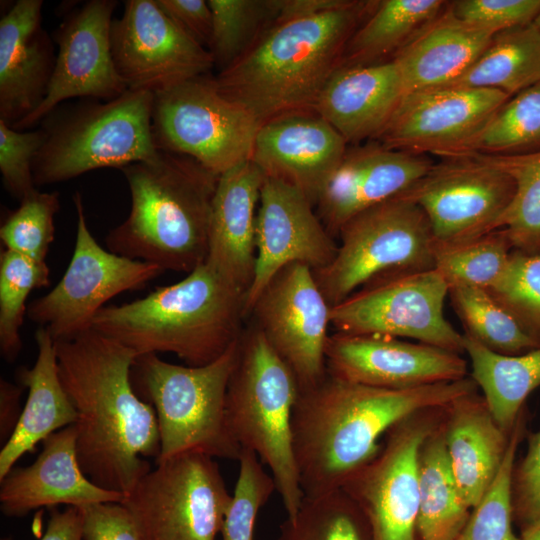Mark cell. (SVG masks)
<instances>
[{"mask_svg":"<svg viewBox=\"0 0 540 540\" xmlns=\"http://www.w3.org/2000/svg\"><path fill=\"white\" fill-rule=\"evenodd\" d=\"M513 250L503 228L461 241H434V269L449 288L471 286L488 290L503 273Z\"/></svg>","mask_w":540,"mask_h":540,"instance_id":"8d00e7d4","label":"cell"},{"mask_svg":"<svg viewBox=\"0 0 540 540\" xmlns=\"http://www.w3.org/2000/svg\"><path fill=\"white\" fill-rule=\"evenodd\" d=\"M238 347L239 339L203 366L169 363L157 354L136 358L132 373L158 420L160 454L155 463L185 453L239 459L242 448L231 435L225 414Z\"/></svg>","mask_w":540,"mask_h":540,"instance_id":"ba28073f","label":"cell"},{"mask_svg":"<svg viewBox=\"0 0 540 540\" xmlns=\"http://www.w3.org/2000/svg\"><path fill=\"white\" fill-rule=\"evenodd\" d=\"M2 540H12L4 538ZM40 540H83L82 518L77 507L68 506L64 511L53 509L44 535Z\"/></svg>","mask_w":540,"mask_h":540,"instance_id":"816d5d0a","label":"cell"},{"mask_svg":"<svg viewBox=\"0 0 540 540\" xmlns=\"http://www.w3.org/2000/svg\"><path fill=\"white\" fill-rule=\"evenodd\" d=\"M159 7L189 37L208 50L212 12L206 0H156Z\"/></svg>","mask_w":540,"mask_h":540,"instance_id":"f907efd6","label":"cell"},{"mask_svg":"<svg viewBox=\"0 0 540 540\" xmlns=\"http://www.w3.org/2000/svg\"><path fill=\"white\" fill-rule=\"evenodd\" d=\"M246 292L206 261L177 283L102 308L92 329L144 354L173 353L188 366L218 359L239 339Z\"/></svg>","mask_w":540,"mask_h":540,"instance_id":"5b68a950","label":"cell"},{"mask_svg":"<svg viewBox=\"0 0 540 540\" xmlns=\"http://www.w3.org/2000/svg\"><path fill=\"white\" fill-rule=\"evenodd\" d=\"M464 352L472 365V380L497 425L510 433L529 394L540 386V347L519 355L494 352L463 334Z\"/></svg>","mask_w":540,"mask_h":540,"instance_id":"4dcf8cb0","label":"cell"},{"mask_svg":"<svg viewBox=\"0 0 540 540\" xmlns=\"http://www.w3.org/2000/svg\"><path fill=\"white\" fill-rule=\"evenodd\" d=\"M377 1L333 0L311 14L276 20L256 44L215 78L226 98L263 124L314 111L346 45Z\"/></svg>","mask_w":540,"mask_h":540,"instance_id":"3957f363","label":"cell"},{"mask_svg":"<svg viewBox=\"0 0 540 540\" xmlns=\"http://www.w3.org/2000/svg\"><path fill=\"white\" fill-rule=\"evenodd\" d=\"M337 253L313 271L331 308L385 274L434 269V236L422 209L401 196L370 207L341 228Z\"/></svg>","mask_w":540,"mask_h":540,"instance_id":"9c48e42d","label":"cell"},{"mask_svg":"<svg viewBox=\"0 0 540 540\" xmlns=\"http://www.w3.org/2000/svg\"><path fill=\"white\" fill-rule=\"evenodd\" d=\"M277 540H372V533L360 507L340 489L304 497L280 526Z\"/></svg>","mask_w":540,"mask_h":540,"instance_id":"ab89813d","label":"cell"},{"mask_svg":"<svg viewBox=\"0 0 540 540\" xmlns=\"http://www.w3.org/2000/svg\"><path fill=\"white\" fill-rule=\"evenodd\" d=\"M44 141L41 128L23 132L0 120V172L6 191L21 201L36 190L33 162Z\"/></svg>","mask_w":540,"mask_h":540,"instance_id":"bcb514c9","label":"cell"},{"mask_svg":"<svg viewBox=\"0 0 540 540\" xmlns=\"http://www.w3.org/2000/svg\"><path fill=\"white\" fill-rule=\"evenodd\" d=\"M515 506L529 524L540 518V431L531 435L528 451L514 478Z\"/></svg>","mask_w":540,"mask_h":540,"instance_id":"681fc988","label":"cell"},{"mask_svg":"<svg viewBox=\"0 0 540 540\" xmlns=\"http://www.w3.org/2000/svg\"><path fill=\"white\" fill-rule=\"evenodd\" d=\"M154 93L126 90L111 100L79 99L42 119L44 141L33 162L36 187L100 168H123L156 158Z\"/></svg>","mask_w":540,"mask_h":540,"instance_id":"8992f818","label":"cell"},{"mask_svg":"<svg viewBox=\"0 0 540 540\" xmlns=\"http://www.w3.org/2000/svg\"><path fill=\"white\" fill-rule=\"evenodd\" d=\"M238 461L239 474L220 532L222 540H254L257 515L276 490L255 453L242 450Z\"/></svg>","mask_w":540,"mask_h":540,"instance_id":"f6af8a7d","label":"cell"},{"mask_svg":"<svg viewBox=\"0 0 540 540\" xmlns=\"http://www.w3.org/2000/svg\"><path fill=\"white\" fill-rule=\"evenodd\" d=\"M25 388L20 384H13L7 380L0 381V437L8 440L19 420L20 398Z\"/></svg>","mask_w":540,"mask_h":540,"instance_id":"f5cc1de1","label":"cell"},{"mask_svg":"<svg viewBox=\"0 0 540 540\" xmlns=\"http://www.w3.org/2000/svg\"><path fill=\"white\" fill-rule=\"evenodd\" d=\"M49 267L7 249L0 254V350L12 363L22 349L20 330L29 294L49 284Z\"/></svg>","mask_w":540,"mask_h":540,"instance_id":"60d3db41","label":"cell"},{"mask_svg":"<svg viewBox=\"0 0 540 540\" xmlns=\"http://www.w3.org/2000/svg\"><path fill=\"white\" fill-rule=\"evenodd\" d=\"M515 194L512 178L474 154L433 164L401 197L426 215L435 241L455 242L497 229Z\"/></svg>","mask_w":540,"mask_h":540,"instance_id":"9a60e30c","label":"cell"},{"mask_svg":"<svg viewBox=\"0 0 540 540\" xmlns=\"http://www.w3.org/2000/svg\"><path fill=\"white\" fill-rule=\"evenodd\" d=\"M76 239L70 263L55 287L27 308V316L48 331L54 341L72 339L92 328L105 303L126 292L142 289L163 271L104 249L87 225L82 196L73 195Z\"/></svg>","mask_w":540,"mask_h":540,"instance_id":"4fadbf2b","label":"cell"},{"mask_svg":"<svg viewBox=\"0 0 540 540\" xmlns=\"http://www.w3.org/2000/svg\"><path fill=\"white\" fill-rule=\"evenodd\" d=\"M448 5L441 0H382L349 39L340 67L391 60Z\"/></svg>","mask_w":540,"mask_h":540,"instance_id":"1f68e13d","label":"cell"},{"mask_svg":"<svg viewBox=\"0 0 540 540\" xmlns=\"http://www.w3.org/2000/svg\"><path fill=\"white\" fill-rule=\"evenodd\" d=\"M231 500L214 458L185 453L156 463L121 503L145 540H215Z\"/></svg>","mask_w":540,"mask_h":540,"instance_id":"8fae6325","label":"cell"},{"mask_svg":"<svg viewBox=\"0 0 540 540\" xmlns=\"http://www.w3.org/2000/svg\"><path fill=\"white\" fill-rule=\"evenodd\" d=\"M120 170L129 187L130 211L107 234L108 250L163 272L188 274L203 264L219 176L189 156L161 150L153 160Z\"/></svg>","mask_w":540,"mask_h":540,"instance_id":"277c9868","label":"cell"},{"mask_svg":"<svg viewBox=\"0 0 540 540\" xmlns=\"http://www.w3.org/2000/svg\"><path fill=\"white\" fill-rule=\"evenodd\" d=\"M264 174L245 161L219 176L206 262L247 293L256 265V218Z\"/></svg>","mask_w":540,"mask_h":540,"instance_id":"484cf974","label":"cell"},{"mask_svg":"<svg viewBox=\"0 0 540 540\" xmlns=\"http://www.w3.org/2000/svg\"><path fill=\"white\" fill-rule=\"evenodd\" d=\"M509 98L499 90L469 87L409 92L377 142L395 150L453 157Z\"/></svg>","mask_w":540,"mask_h":540,"instance_id":"ac0fdd59","label":"cell"},{"mask_svg":"<svg viewBox=\"0 0 540 540\" xmlns=\"http://www.w3.org/2000/svg\"><path fill=\"white\" fill-rule=\"evenodd\" d=\"M533 23L540 29V11L538 15L536 16L535 20L533 21Z\"/></svg>","mask_w":540,"mask_h":540,"instance_id":"11a10c76","label":"cell"},{"mask_svg":"<svg viewBox=\"0 0 540 540\" xmlns=\"http://www.w3.org/2000/svg\"><path fill=\"white\" fill-rule=\"evenodd\" d=\"M449 7L461 20L502 31L533 23L540 0H459Z\"/></svg>","mask_w":540,"mask_h":540,"instance_id":"7dc6e473","label":"cell"},{"mask_svg":"<svg viewBox=\"0 0 540 540\" xmlns=\"http://www.w3.org/2000/svg\"><path fill=\"white\" fill-rule=\"evenodd\" d=\"M450 407L444 434L449 463L463 502L474 508L494 481L509 439L474 393Z\"/></svg>","mask_w":540,"mask_h":540,"instance_id":"f546056e","label":"cell"},{"mask_svg":"<svg viewBox=\"0 0 540 540\" xmlns=\"http://www.w3.org/2000/svg\"><path fill=\"white\" fill-rule=\"evenodd\" d=\"M347 145L315 111L296 112L260 125L250 160L265 177L298 189L315 207Z\"/></svg>","mask_w":540,"mask_h":540,"instance_id":"7402d4cb","label":"cell"},{"mask_svg":"<svg viewBox=\"0 0 540 540\" xmlns=\"http://www.w3.org/2000/svg\"><path fill=\"white\" fill-rule=\"evenodd\" d=\"M117 4L115 0H89L66 13L53 36L58 50L46 97L12 128L33 127L66 100H111L128 90L111 51L112 15Z\"/></svg>","mask_w":540,"mask_h":540,"instance_id":"e0dca14e","label":"cell"},{"mask_svg":"<svg viewBox=\"0 0 540 540\" xmlns=\"http://www.w3.org/2000/svg\"><path fill=\"white\" fill-rule=\"evenodd\" d=\"M325 359L330 374L385 389L457 381L467 372L458 353L384 335L331 334Z\"/></svg>","mask_w":540,"mask_h":540,"instance_id":"44dd1931","label":"cell"},{"mask_svg":"<svg viewBox=\"0 0 540 540\" xmlns=\"http://www.w3.org/2000/svg\"><path fill=\"white\" fill-rule=\"evenodd\" d=\"M520 540H540V518L526 525Z\"/></svg>","mask_w":540,"mask_h":540,"instance_id":"db71d44e","label":"cell"},{"mask_svg":"<svg viewBox=\"0 0 540 540\" xmlns=\"http://www.w3.org/2000/svg\"><path fill=\"white\" fill-rule=\"evenodd\" d=\"M432 165L425 154L391 149L377 141L347 148L317 200L316 213L337 239L353 216L401 195Z\"/></svg>","mask_w":540,"mask_h":540,"instance_id":"603a6c76","label":"cell"},{"mask_svg":"<svg viewBox=\"0 0 540 540\" xmlns=\"http://www.w3.org/2000/svg\"><path fill=\"white\" fill-rule=\"evenodd\" d=\"M34 337L36 361L31 368L22 367L17 372L18 383L28 389V397L13 433L0 451V480L39 442L77 420V412L59 377L53 338L42 327Z\"/></svg>","mask_w":540,"mask_h":540,"instance_id":"f1b7e54d","label":"cell"},{"mask_svg":"<svg viewBox=\"0 0 540 540\" xmlns=\"http://www.w3.org/2000/svg\"><path fill=\"white\" fill-rule=\"evenodd\" d=\"M538 82L540 29L530 23L497 32L476 61L446 86L494 89L512 97Z\"/></svg>","mask_w":540,"mask_h":540,"instance_id":"d6a6232c","label":"cell"},{"mask_svg":"<svg viewBox=\"0 0 540 540\" xmlns=\"http://www.w3.org/2000/svg\"><path fill=\"white\" fill-rule=\"evenodd\" d=\"M488 291L540 342V249H514L503 273Z\"/></svg>","mask_w":540,"mask_h":540,"instance_id":"ee69618b","label":"cell"},{"mask_svg":"<svg viewBox=\"0 0 540 540\" xmlns=\"http://www.w3.org/2000/svg\"><path fill=\"white\" fill-rule=\"evenodd\" d=\"M499 31L456 17L449 3L393 58L405 94L443 87L461 76Z\"/></svg>","mask_w":540,"mask_h":540,"instance_id":"83f0119b","label":"cell"},{"mask_svg":"<svg viewBox=\"0 0 540 540\" xmlns=\"http://www.w3.org/2000/svg\"><path fill=\"white\" fill-rule=\"evenodd\" d=\"M383 450L343 486L365 514L372 540H415L419 512V454L431 434L407 419L390 429Z\"/></svg>","mask_w":540,"mask_h":540,"instance_id":"d6986e66","label":"cell"},{"mask_svg":"<svg viewBox=\"0 0 540 540\" xmlns=\"http://www.w3.org/2000/svg\"><path fill=\"white\" fill-rule=\"evenodd\" d=\"M405 91L395 62L338 68L323 88L314 111L347 144L380 136Z\"/></svg>","mask_w":540,"mask_h":540,"instance_id":"4316f807","label":"cell"},{"mask_svg":"<svg viewBox=\"0 0 540 540\" xmlns=\"http://www.w3.org/2000/svg\"><path fill=\"white\" fill-rule=\"evenodd\" d=\"M469 379L385 389L324 378L299 390L291 415L294 461L304 497L340 490L379 452L378 439L413 413L470 394Z\"/></svg>","mask_w":540,"mask_h":540,"instance_id":"7a4b0ae2","label":"cell"},{"mask_svg":"<svg viewBox=\"0 0 540 540\" xmlns=\"http://www.w3.org/2000/svg\"><path fill=\"white\" fill-rule=\"evenodd\" d=\"M42 7V0H18L0 19V120L11 127L41 105L54 71Z\"/></svg>","mask_w":540,"mask_h":540,"instance_id":"cb8c5ba5","label":"cell"},{"mask_svg":"<svg viewBox=\"0 0 540 540\" xmlns=\"http://www.w3.org/2000/svg\"><path fill=\"white\" fill-rule=\"evenodd\" d=\"M83 540H145L130 510L121 502L77 507Z\"/></svg>","mask_w":540,"mask_h":540,"instance_id":"c3c4849f","label":"cell"},{"mask_svg":"<svg viewBox=\"0 0 540 540\" xmlns=\"http://www.w3.org/2000/svg\"><path fill=\"white\" fill-rule=\"evenodd\" d=\"M61 383L77 420L76 451L98 486L128 494L160 454L156 412L132 386L138 354L94 329L54 341Z\"/></svg>","mask_w":540,"mask_h":540,"instance_id":"6da1fadb","label":"cell"},{"mask_svg":"<svg viewBox=\"0 0 540 540\" xmlns=\"http://www.w3.org/2000/svg\"><path fill=\"white\" fill-rule=\"evenodd\" d=\"M330 311L313 270L292 263L272 277L249 313L250 322L293 372L299 390L312 387L327 374Z\"/></svg>","mask_w":540,"mask_h":540,"instance_id":"5bb4252c","label":"cell"},{"mask_svg":"<svg viewBox=\"0 0 540 540\" xmlns=\"http://www.w3.org/2000/svg\"><path fill=\"white\" fill-rule=\"evenodd\" d=\"M0 482V509L10 517L24 516L40 507H81L122 502L125 498L123 493L98 486L83 472L77 457L74 425L47 437L31 465L12 468Z\"/></svg>","mask_w":540,"mask_h":540,"instance_id":"d4e9b609","label":"cell"},{"mask_svg":"<svg viewBox=\"0 0 540 540\" xmlns=\"http://www.w3.org/2000/svg\"><path fill=\"white\" fill-rule=\"evenodd\" d=\"M111 51L128 89L152 93L209 74L207 49L189 37L156 0H126L111 24Z\"/></svg>","mask_w":540,"mask_h":540,"instance_id":"2e32d148","label":"cell"},{"mask_svg":"<svg viewBox=\"0 0 540 540\" xmlns=\"http://www.w3.org/2000/svg\"><path fill=\"white\" fill-rule=\"evenodd\" d=\"M259 127L247 109L220 93L209 74L154 93L157 148L189 156L217 176L250 160Z\"/></svg>","mask_w":540,"mask_h":540,"instance_id":"30bf717a","label":"cell"},{"mask_svg":"<svg viewBox=\"0 0 540 540\" xmlns=\"http://www.w3.org/2000/svg\"><path fill=\"white\" fill-rule=\"evenodd\" d=\"M471 154L499 168L515 183L514 197L501 216L497 229L507 231L515 250H539L540 150L513 155Z\"/></svg>","mask_w":540,"mask_h":540,"instance_id":"f35d334b","label":"cell"},{"mask_svg":"<svg viewBox=\"0 0 540 540\" xmlns=\"http://www.w3.org/2000/svg\"><path fill=\"white\" fill-rule=\"evenodd\" d=\"M298 392L293 372L250 322L239 338L227 387L226 422L242 450L255 453L271 471L287 517L296 514L304 498L291 439Z\"/></svg>","mask_w":540,"mask_h":540,"instance_id":"52a82bcc","label":"cell"},{"mask_svg":"<svg viewBox=\"0 0 540 540\" xmlns=\"http://www.w3.org/2000/svg\"><path fill=\"white\" fill-rule=\"evenodd\" d=\"M19 202L0 227L4 249L46 262L55 235V215L60 209L59 194L36 189Z\"/></svg>","mask_w":540,"mask_h":540,"instance_id":"7bdbcfd3","label":"cell"},{"mask_svg":"<svg viewBox=\"0 0 540 540\" xmlns=\"http://www.w3.org/2000/svg\"><path fill=\"white\" fill-rule=\"evenodd\" d=\"M419 512L422 540H456L468 521L451 471L444 434L426 439L419 454Z\"/></svg>","mask_w":540,"mask_h":540,"instance_id":"836d02e7","label":"cell"},{"mask_svg":"<svg viewBox=\"0 0 540 540\" xmlns=\"http://www.w3.org/2000/svg\"><path fill=\"white\" fill-rule=\"evenodd\" d=\"M212 12L208 52L218 73L247 53L276 22L283 0H207Z\"/></svg>","mask_w":540,"mask_h":540,"instance_id":"d590c367","label":"cell"},{"mask_svg":"<svg viewBox=\"0 0 540 540\" xmlns=\"http://www.w3.org/2000/svg\"><path fill=\"white\" fill-rule=\"evenodd\" d=\"M449 287L436 269L381 275L330 311L336 332L410 338L455 353L463 334L445 318Z\"/></svg>","mask_w":540,"mask_h":540,"instance_id":"7c38bea8","label":"cell"},{"mask_svg":"<svg viewBox=\"0 0 540 540\" xmlns=\"http://www.w3.org/2000/svg\"><path fill=\"white\" fill-rule=\"evenodd\" d=\"M256 265L245 297V314L283 267L292 263L313 271L329 265L338 250L336 239L326 230L315 207L298 189L264 178L256 218Z\"/></svg>","mask_w":540,"mask_h":540,"instance_id":"ffe728a7","label":"cell"},{"mask_svg":"<svg viewBox=\"0 0 540 540\" xmlns=\"http://www.w3.org/2000/svg\"><path fill=\"white\" fill-rule=\"evenodd\" d=\"M537 150H540V82L510 97L456 156L513 155Z\"/></svg>","mask_w":540,"mask_h":540,"instance_id":"74e56055","label":"cell"},{"mask_svg":"<svg viewBox=\"0 0 540 540\" xmlns=\"http://www.w3.org/2000/svg\"><path fill=\"white\" fill-rule=\"evenodd\" d=\"M448 296L465 333L488 349L519 355L540 347L517 319L483 288L452 286Z\"/></svg>","mask_w":540,"mask_h":540,"instance_id":"e575fe53","label":"cell"},{"mask_svg":"<svg viewBox=\"0 0 540 540\" xmlns=\"http://www.w3.org/2000/svg\"><path fill=\"white\" fill-rule=\"evenodd\" d=\"M523 432L519 416L510 432L499 471L456 540H520L512 530V479Z\"/></svg>","mask_w":540,"mask_h":540,"instance_id":"b9f144b4","label":"cell"}]
</instances>
